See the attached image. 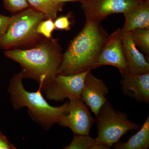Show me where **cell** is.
<instances>
[{"label":"cell","instance_id":"cell-23","mask_svg":"<svg viewBox=\"0 0 149 149\" xmlns=\"http://www.w3.org/2000/svg\"><path fill=\"white\" fill-rule=\"evenodd\" d=\"M110 147L107 146L106 144L102 143H97L95 141V143L91 148V149H109Z\"/></svg>","mask_w":149,"mask_h":149},{"label":"cell","instance_id":"cell-11","mask_svg":"<svg viewBox=\"0 0 149 149\" xmlns=\"http://www.w3.org/2000/svg\"><path fill=\"white\" fill-rule=\"evenodd\" d=\"M123 93L139 102H149V72L137 74L127 72L121 75Z\"/></svg>","mask_w":149,"mask_h":149},{"label":"cell","instance_id":"cell-13","mask_svg":"<svg viewBox=\"0 0 149 149\" xmlns=\"http://www.w3.org/2000/svg\"><path fill=\"white\" fill-rule=\"evenodd\" d=\"M123 14L125 22L121 30L129 32L137 28L149 29V1H142Z\"/></svg>","mask_w":149,"mask_h":149},{"label":"cell","instance_id":"cell-7","mask_svg":"<svg viewBox=\"0 0 149 149\" xmlns=\"http://www.w3.org/2000/svg\"><path fill=\"white\" fill-rule=\"evenodd\" d=\"M86 19L101 22L114 13H123L137 5L140 0H81Z\"/></svg>","mask_w":149,"mask_h":149},{"label":"cell","instance_id":"cell-2","mask_svg":"<svg viewBox=\"0 0 149 149\" xmlns=\"http://www.w3.org/2000/svg\"><path fill=\"white\" fill-rule=\"evenodd\" d=\"M6 56L20 64L23 78L34 79L42 90L59 74L63 55L57 44L40 45L29 49L5 52Z\"/></svg>","mask_w":149,"mask_h":149},{"label":"cell","instance_id":"cell-25","mask_svg":"<svg viewBox=\"0 0 149 149\" xmlns=\"http://www.w3.org/2000/svg\"><path fill=\"white\" fill-rule=\"evenodd\" d=\"M140 1H144V2H148V1H149V0H140Z\"/></svg>","mask_w":149,"mask_h":149},{"label":"cell","instance_id":"cell-21","mask_svg":"<svg viewBox=\"0 0 149 149\" xmlns=\"http://www.w3.org/2000/svg\"><path fill=\"white\" fill-rule=\"evenodd\" d=\"M10 17L0 14V38L5 34L8 27Z\"/></svg>","mask_w":149,"mask_h":149},{"label":"cell","instance_id":"cell-10","mask_svg":"<svg viewBox=\"0 0 149 149\" xmlns=\"http://www.w3.org/2000/svg\"><path fill=\"white\" fill-rule=\"evenodd\" d=\"M108 88L102 80L94 76L91 71L86 75L83 89L81 99L96 116L102 107L107 102Z\"/></svg>","mask_w":149,"mask_h":149},{"label":"cell","instance_id":"cell-15","mask_svg":"<svg viewBox=\"0 0 149 149\" xmlns=\"http://www.w3.org/2000/svg\"><path fill=\"white\" fill-rule=\"evenodd\" d=\"M29 4L36 10L45 14L46 17L53 19L56 17L63 4H58L54 0H27Z\"/></svg>","mask_w":149,"mask_h":149},{"label":"cell","instance_id":"cell-4","mask_svg":"<svg viewBox=\"0 0 149 149\" xmlns=\"http://www.w3.org/2000/svg\"><path fill=\"white\" fill-rule=\"evenodd\" d=\"M96 117L98 130L96 142L110 148L128 131L141 127L140 124L129 120L125 113L115 109L109 101L102 107Z\"/></svg>","mask_w":149,"mask_h":149},{"label":"cell","instance_id":"cell-20","mask_svg":"<svg viewBox=\"0 0 149 149\" xmlns=\"http://www.w3.org/2000/svg\"><path fill=\"white\" fill-rule=\"evenodd\" d=\"M54 23L56 29L66 30L70 29V23L68 17H60L56 19Z\"/></svg>","mask_w":149,"mask_h":149},{"label":"cell","instance_id":"cell-19","mask_svg":"<svg viewBox=\"0 0 149 149\" xmlns=\"http://www.w3.org/2000/svg\"><path fill=\"white\" fill-rule=\"evenodd\" d=\"M7 9L11 12L23 10L29 6L27 0H3Z\"/></svg>","mask_w":149,"mask_h":149},{"label":"cell","instance_id":"cell-16","mask_svg":"<svg viewBox=\"0 0 149 149\" xmlns=\"http://www.w3.org/2000/svg\"><path fill=\"white\" fill-rule=\"evenodd\" d=\"M131 37L136 47L144 54L149 55V29L137 28L131 31Z\"/></svg>","mask_w":149,"mask_h":149},{"label":"cell","instance_id":"cell-1","mask_svg":"<svg viewBox=\"0 0 149 149\" xmlns=\"http://www.w3.org/2000/svg\"><path fill=\"white\" fill-rule=\"evenodd\" d=\"M109 36L101 22L86 19L83 29L63 55L59 74H77L98 68L99 56Z\"/></svg>","mask_w":149,"mask_h":149},{"label":"cell","instance_id":"cell-12","mask_svg":"<svg viewBox=\"0 0 149 149\" xmlns=\"http://www.w3.org/2000/svg\"><path fill=\"white\" fill-rule=\"evenodd\" d=\"M121 31L123 49L128 72L137 74L149 72V63L137 49L132 40L131 32Z\"/></svg>","mask_w":149,"mask_h":149},{"label":"cell","instance_id":"cell-9","mask_svg":"<svg viewBox=\"0 0 149 149\" xmlns=\"http://www.w3.org/2000/svg\"><path fill=\"white\" fill-rule=\"evenodd\" d=\"M121 32V29H118L109 35L99 56L97 67H115L122 75L128 70L123 49Z\"/></svg>","mask_w":149,"mask_h":149},{"label":"cell","instance_id":"cell-6","mask_svg":"<svg viewBox=\"0 0 149 149\" xmlns=\"http://www.w3.org/2000/svg\"><path fill=\"white\" fill-rule=\"evenodd\" d=\"M88 72L68 75L58 74L42 91L45 93L47 99L56 102L63 101L67 98L81 99L84 80Z\"/></svg>","mask_w":149,"mask_h":149},{"label":"cell","instance_id":"cell-24","mask_svg":"<svg viewBox=\"0 0 149 149\" xmlns=\"http://www.w3.org/2000/svg\"><path fill=\"white\" fill-rule=\"evenodd\" d=\"M56 3L58 4H63V3L67 2L76 1H80L81 0H54Z\"/></svg>","mask_w":149,"mask_h":149},{"label":"cell","instance_id":"cell-14","mask_svg":"<svg viewBox=\"0 0 149 149\" xmlns=\"http://www.w3.org/2000/svg\"><path fill=\"white\" fill-rule=\"evenodd\" d=\"M115 149H148L149 148V116H148L141 129L127 142L120 141L114 144Z\"/></svg>","mask_w":149,"mask_h":149},{"label":"cell","instance_id":"cell-22","mask_svg":"<svg viewBox=\"0 0 149 149\" xmlns=\"http://www.w3.org/2000/svg\"><path fill=\"white\" fill-rule=\"evenodd\" d=\"M14 146L10 143L0 130V149H15Z\"/></svg>","mask_w":149,"mask_h":149},{"label":"cell","instance_id":"cell-18","mask_svg":"<svg viewBox=\"0 0 149 149\" xmlns=\"http://www.w3.org/2000/svg\"><path fill=\"white\" fill-rule=\"evenodd\" d=\"M55 29L53 19L49 18L45 21H42L38 24L37 28V34H42L48 38L52 37V32Z\"/></svg>","mask_w":149,"mask_h":149},{"label":"cell","instance_id":"cell-5","mask_svg":"<svg viewBox=\"0 0 149 149\" xmlns=\"http://www.w3.org/2000/svg\"><path fill=\"white\" fill-rule=\"evenodd\" d=\"M45 17L32 8L11 17L6 32L0 38V47L9 49L31 40L37 34V26Z\"/></svg>","mask_w":149,"mask_h":149},{"label":"cell","instance_id":"cell-17","mask_svg":"<svg viewBox=\"0 0 149 149\" xmlns=\"http://www.w3.org/2000/svg\"><path fill=\"white\" fill-rule=\"evenodd\" d=\"M89 135L74 134L73 140L68 146L63 148L65 149H91L95 142Z\"/></svg>","mask_w":149,"mask_h":149},{"label":"cell","instance_id":"cell-8","mask_svg":"<svg viewBox=\"0 0 149 149\" xmlns=\"http://www.w3.org/2000/svg\"><path fill=\"white\" fill-rule=\"evenodd\" d=\"M69 109L58 124L70 128L74 134L89 135L95 122L91 112L82 99L70 100Z\"/></svg>","mask_w":149,"mask_h":149},{"label":"cell","instance_id":"cell-3","mask_svg":"<svg viewBox=\"0 0 149 149\" xmlns=\"http://www.w3.org/2000/svg\"><path fill=\"white\" fill-rule=\"evenodd\" d=\"M23 79L21 72L12 79L9 86L8 91L14 108L17 110L27 107L33 119L47 129L59 123L62 118L68 113L69 102L60 106H51L43 97L42 85H40L36 92H29L23 87Z\"/></svg>","mask_w":149,"mask_h":149}]
</instances>
